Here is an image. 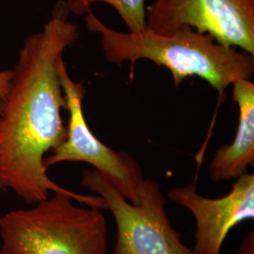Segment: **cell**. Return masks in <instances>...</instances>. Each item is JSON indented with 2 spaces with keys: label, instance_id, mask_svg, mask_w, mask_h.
Segmentation results:
<instances>
[{
  "label": "cell",
  "instance_id": "8fae6325",
  "mask_svg": "<svg viewBox=\"0 0 254 254\" xmlns=\"http://www.w3.org/2000/svg\"><path fill=\"white\" fill-rule=\"evenodd\" d=\"M238 254H254V232L250 231L245 238L243 239Z\"/></svg>",
  "mask_w": 254,
  "mask_h": 254
},
{
  "label": "cell",
  "instance_id": "52a82bcc",
  "mask_svg": "<svg viewBox=\"0 0 254 254\" xmlns=\"http://www.w3.org/2000/svg\"><path fill=\"white\" fill-rule=\"evenodd\" d=\"M171 200L189 209L196 220L195 254H220L230 231L242 221L254 218V175L246 173L236 178L232 190L218 199L200 195L196 183L174 187Z\"/></svg>",
  "mask_w": 254,
  "mask_h": 254
},
{
  "label": "cell",
  "instance_id": "277c9868",
  "mask_svg": "<svg viewBox=\"0 0 254 254\" xmlns=\"http://www.w3.org/2000/svg\"><path fill=\"white\" fill-rule=\"evenodd\" d=\"M81 184L102 197L113 215L117 236L112 254H195L172 227L157 182L144 178L137 203L127 200L95 170L85 171Z\"/></svg>",
  "mask_w": 254,
  "mask_h": 254
},
{
  "label": "cell",
  "instance_id": "8992f818",
  "mask_svg": "<svg viewBox=\"0 0 254 254\" xmlns=\"http://www.w3.org/2000/svg\"><path fill=\"white\" fill-rule=\"evenodd\" d=\"M183 26L254 56V0H155L146 9V27L155 33Z\"/></svg>",
  "mask_w": 254,
  "mask_h": 254
},
{
  "label": "cell",
  "instance_id": "ba28073f",
  "mask_svg": "<svg viewBox=\"0 0 254 254\" xmlns=\"http://www.w3.org/2000/svg\"><path fill=\"white\" fill-rule=\"evenodd\" d=\"M234 100L239 109V124L231 144L221 146L209 166L214 182L236 179L254 166V84L250 79L235 82Z\"/></svg>",
  "mask_w": 254,
  "mask_h": 254
},
{
  "label": "cell",
  "instance_id": "7a4b0ae2",
  "mask_svg": "<svg viewBox=\"0 0 254 254\" xmlns=\"http://www.w3.org/2000/svg\"><path fill=\"white\" fill-rule=\"evenodd\" d=\"M87 27L101 36L107 61L120 65L149 60L170 70L176 88L189 76L197 75L222 94L230 85L251 79L254 56L236 47L223 46L207 33L183 26L172 34H158L145 27L138 32L123 33L107 27L91 10Z\"/></svg>",
  "mask_w": 254,
  "mask_h": 254
},
{
  "label": "cell",
  "instance_id": "9c48e42d",
  "mask_svg": "<svg viewBox=\"0 0 254 254\" xmlns=\"http://www.w3.org/2000/svg\"><path fill=\"white\" fill-rule=\"evenodd\" d=\"M106 3L117 10L130 32H138L146 27L145 0H68L65 2L70 12L83 14L94 3Z\"/></svg>",
  "mask_w": 254,
  "mask_h": 254
},
{
  "label": "cell",
  "instance_id": "5b68a950",
  "mask_svg": "<svg viewBox=\"0 0 254 254\" xmlns=\"http://www.w3.org/2000/svg\"><path fill=\"white\" fill-rule=\"evenodd\" d=\"M58 72L70 120L65 140L45 157V169L64 162L91 164L127 200L137 203L144 180L140 165L131 155L111 149L94 136L82 109L86 93L82 82L72 80L63 58L58 62Z\"/></svg>",
  "mask_w": 254,
  "mask_h": 254
},
{
  "label": "cell",
  "instance_id": "7c38bea8",
  "mask_svg": "<svg viewBox=\"0 0 254 254\" xmlns=\"http://www.w3.org/2000/svg\"></svg>",
  "mask_w": 254,
  "mask_h": 254
},
{
  "label": "cell",
  "instance_id": "6da1fadb",
  "mask_svg": "<svg viewBox=\"0 0 254 254\" xmlns=\"http://www.w3.org/2000/svg\"><path fill=\"white\" fill-rule=\"evenodd\" d=\"M69 13L65 2H58L43 30L27 37L19 52L9 92L0 101V189L13 191L27 204L54 192L106 210L102 197L64 189L48 177L44 166L46 153L67 136L62 118L67 105L58 62L79 37Z\"/></svg>",
  "mask_w": 254,
  "mask_h": 254
},
{
  "label": "cell",
  "instance_id": "30bf717a",
  "mask_svg": "<svg viewBox=\"0 0 254 254\" xmlns=\"http://www.w3.org/2000/svg\"><path fill=\"white\" fill-rule=\"evenodd\" d=\"M12 76V70L0 71V101L3 100L7 96L10 88Z\"/></svg>",
  "mask_w": 254,
  "mask_h": 254
},
{
  "label": "cell",
  "instance_id": "3957f363",
  "mask_svg": "<svg viewBox=\"0 0 254 254\" xmlns=\"http://www.w3.org/2000/svg\"><path fill=\"white\" fill-rule=\"evenodd\" d=\"M64 193L0 218L1 254H108L109 230L100 209L78 207Z\"/></svg>",
  "mask_w": 254,
  "mask_h": 254
}]
</instances>
